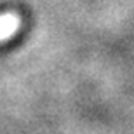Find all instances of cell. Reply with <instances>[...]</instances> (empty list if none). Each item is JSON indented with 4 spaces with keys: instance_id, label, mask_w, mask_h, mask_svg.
Masks as SVG:
<instances>
[{
    "instance_id": "1",
    "label": "cell",
    "mask_w": 134,
    "mask_h": 134,
    "mask_svg": "<svg viewBox=\"0 0 134 134\" xmlns=\"http://www.w3.org/2000/svg\"><path fill=\"white\" fill-rule=\"evenodd\" d=\"M19 28V19L12 14L0 16V40H7Z\"/></svg>"
}]
</instances>
